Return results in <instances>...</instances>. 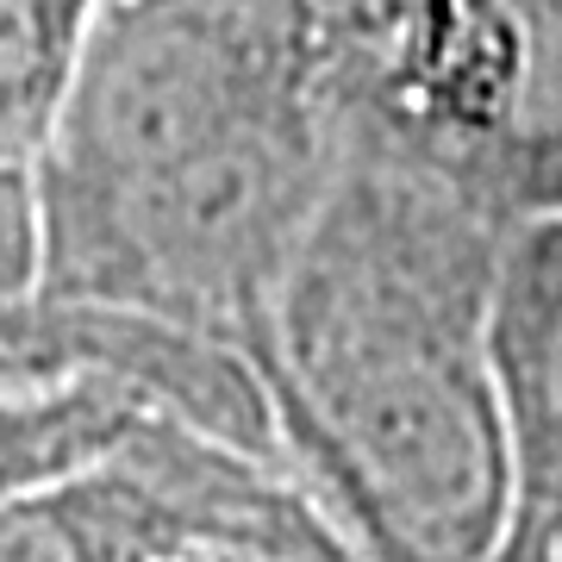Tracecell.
<instances>
[{"instance_id": "cell-1", "label": "cell", "mask_w": 562, "mask_h": 562, "mask_svg": "<svg viewBox=\"0 0 562 562\" xmlns=\"http://www.w3.org/2000/svg\"><path fill=\"white\" fill-rule=\"evenodd\" d=\"M506 232L401 162L338 150L257 375L288 462L369 562H494L513 506L487 362Z\"/></svg>"}, {"instance_id": "cell-2", "label": "cell", "mask_w": 562, "mask_h": 562, "mask_svg": "<svg viewBox=\"0 0 562 562\" xmlns=\"http://www.w3.org/2000/svg\"><path fill=\"white\" fill-rule=\"evenodd\" d=\"M325 101L338 150L562 213V0H325Z\"/></svg>"}, {"instance_id": "cell-5", "label": "cell", "mask_w": 562, "mask_h": 562, "mask_svg": "<svg viewBox=\"0 0 562 562\" xmlns=\"http://www.w3.org/2000/svg\"><path fill=\"white\" fill-rule=\"evenodd\" d=\"M487 362L506 425L513 506L494 562L562 557V213H538L506 232L494 301H487Z\"/></svg>"}, {"instance_id": "cell-4", "label": "cell", "mask_w": 562, "mask_h": 562, "mask_svg": "<svg viewBox=\"0 0 562 562\" xmlns=\"http://www.w3.org/2000/svg\"><path fill=\"white\" fill-rule=\"evenodd\" d=\"M369 562L338 513L176 413H138L113 450L0 501V562Z\"/></svg>"}, {"instance_id": "cell-7", "label": "cell", "mask_w": 562, "mask_h": 562, "mask_svg": "<svg viewBox=\"0 0 562 562\" xmlns=\"http://www.w3.org/2000/svg\"><path fill=\"white\" fill-rule=\"evenodd\" d=\"M38 288V188L32 169H0V313Z\"/></svg>"}, {"instance_id": "cell-9", "label": "cell", "mask_w": 562, "mask_h": 562, "mask_svg": "<svg viewBox=\"0 0 562 562\" xmlns=\"http://www.w3.org/2000/svg\"><path fill=\"white\" fill-rule=\"evenodd\" d=\"M557 562H562V557H557Z\"/></svg>"}, {"instance_id": "cell-3", "label": "cell", "mask_w": 562, "mask_h": 562, "mask_svg": "<svg viewBox=\"0 0 562 562\" xmlns=\"http://www.w3.org/2000/svg\"><path fill=\"white\" fill-rule=\"evenodd\" d=\"M331 125L325 0H101L38 188H101Z\"/></svg>"}, {"instance_id": "cell-6", "label": "cell", "mask_w": 562, "mask_h": 562, "mask_svg": "<svg viewBox=\"0 0 562 562\" xmlns=\"http://www.w3.org/2000/svg\"><path fill=\"white\" fill-rule=\"evenodd\" d=\"M101 0H0V169H38L57 138Z\"/></svg>"}, {"instance_id": "cell-8", "label": "cell", "mask_w": 562, "mask_h": 562, "mask_svg": "<svg viewBox=\"0 0 562 562\" xmlns=\"http://www.w3.org/2000/svg\"><path fill=\"white\" fill-rule=\"evenodd\" d=\"M194 562H250V557H194Z\"/></svg>"}]
</instances>
